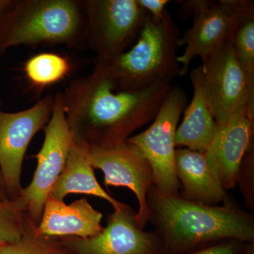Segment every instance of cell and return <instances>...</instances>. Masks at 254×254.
I'll use <instances>...</instances> for the list:
<instances>
[{
  "mask_svg": "<svg viewBox=\"0 0 254 254\" xmlns=\"http://www.w3.org/2000/svg\"><path fill=\"white\" fill-rule=\"evenodd\" d=\"M172 88L160 84L141 91H118L103 66L95 64L91 73L70 82L62 92L73 143L89 148L123 144L154 120Z\"/></svg>",
  "mask_w": 254,
  "mask_h": 254,
  "instance_id": "obj_1",
  "label": "cell"
},
{
  "mask_svg": "<svg viewBox=\"0 0 254 254\" xmlns=\"http://www.w3.org/2000/svg\"><path fill=\"white\" fill-rule=\"evenodd\" d=\"M148 222L163 242V254H190L220 241L254 243V215L230 195L222 205L190 201L150 187Z\"/></svg>",
  "mask_w": 254,
  "mask_h": 254,
  "instance_id": "obj_2",
  "label": "cell"
},
{
  "mask_svg": "<svg viewBox=\"0 0 254 254\" xmlns=\"http://www.w3.org/2000/svg\"><path fill=\"white\" fill-rule=\"evenodd\" d=\"M86 0H0V57L11 47L88 49Z\"/></svg>",
  "mask_w": 254,
  "mask_h": 254,
  "instance_id": "obj_3",
  "label": "cell"
},
{
  "mask_svg": "<svg viewBox=\"0 0 254 254\" xmlns=\"http://www.w3.org/2000/svg\"><path fill=\"white\" fill-rule=\"evenodd\" d=\"M180 28L166 9L160 22L148 20L135 44L115 59L95 63L105 68L118 91H141L171 84L180 76L177 61Z\"/></svg>",
  "mask_w": 254,
  "mask_h": 254,
  "instance_id": "obj_4",
  "label": "cell"
},
{
  "mask_svg": "<svg viewBox=\"0 0 254 254\" xmlns=\"http://www.w3.org/2000/svg\"><path fill=\"white\" fill-rule=\"evenodd\" d=\"M88 49L95 64L110 61L130 49L150 16L137 0H86Z\"/></svg>",
  "mask_w": 254,
  "mask_h": 254,
  "instance_id": "obj_5",
  "label": "cell"
},
{
  "mask_svg": "<svg viewBox=\"0 0 254 254\" xmlns=\"http://www.w3.org/2000/svg\"><path fill=\"white\" fill-rule=\"evenodd\" d=\"M187 103L184 90L173 86L150 127L127 140L141 150L153 170V186L165 194H180L181 189L175 172V135Z\"/></svg>",
  "mask_w": 254,
  "mask_h": 254,
  "instance_id": "obj_6",
  "label": "cell"
},
{
  "mask_svg": "<svg viewBox=\"0 0 254 254\" xmlns=\"http://www.w3.org/2000/svg\"><path fill=\"white\" fill-rule=\"evenodd\" d=\"M44 132L43 146L33 155L38 165L33 180L28 187L23 188L21 193L27 203L28 218L36 227L41 222L50 190L65 168L73 143L64 110L62 92H58L54 96L53 113Z\"/></svg>",
  "mask_w": 254,
  "mask_h": 254,
  "instance_id": "obj_7",
  "label": "cell"
},
{
  "mask_svg": "<svg viewBox=\"0 0 254 254\" xmlns=\"http://www.w3.org/2000/svg\"><path fill=\"white\" fill-rule=\"evenodd\" d=\"M54 97L48 95L28 109L5 113L0 102V170L10 199L21 195V172L32 138L46 127L53 113Z\"/></svg>",
  "mask_w": 254,
  "mask_h": 254,
  "instance_id": "obj_8",
  "label": "cell"
},
{
  "mask_svg": "<svg viewBox=\"0 0 254 254\" xmlns=\"http://www.w3.org/2000/svg\"><path fill=\"white\" fill-rule=\"evenodd\" d=\"M182 18L193 17L191 27L180 37L179 48L185 50L177 58L181 66L180 76L187 75L192 60H201L222 45L231 41L235 18L231 0H190L184 1L179 11Z\"/></svg>",
  "mask_w": 254,
  "mask_h": 254,
  "instance_id": "obj_9",
  "label": "cell"
},
{
  "mask_svg": "<svg viewBox=\"0 0 254 254\" xmlns=\"http://www.w3.org/2000/svg\"><path fill=\"white\" fill-rule=\"evenodd\" d=\"M136 215L126 204L108 215L106 227L97 236L56 239L70 254H163V242L158 232L141 228Z\"/></svg>",
  "mask_w": 254,
  "mask_h": 254,
  "instance_id": "obj_10",
  "label": "cell"
},
{
  "mask_svg": "<svg viewBox=\"0 0 254 254\" xmlns=\"http://www.w3.org/2000/svg\"><path fill=\"white\" fill-rule=\"evenodd\" d=\"M201 60L205 97L218 128H222L237 110L249 109L245 75L232 41Z\"/></svg>",
  "mask_w": 254,
  "mask_h": 254,
  "instance_id": "obj_11",
  "label": "cell"
},
{
  "mask_svg": "<svg viewBox=\"0 0 254 254\" xmlns=\"http://www.w3.org/2000/svg\"><path fill=\"white\" fill-rule=\"evenodd\" d=\"M88 158L93 169L103 172L107 188L127 187L134 193L138 203L137 222L145 229L148 223L147 194L154 184V176L141 150L126 141L113 148H90Z\"/></svg>",
  "mask_w": 254,
  "mask_h": 254,
  "instance_id": "obj_12",
  "label": "cell"
},
{
  "mask_svg": "<svg viewBox=\"0 0 254 254\" xmlns=\"http://www.w3.org/2000/svg\"><path fill=\"white\" fill-rule=\"evenodd\" d=\"M175 172L185 199L203 204L222 203L227 193L218 168L205 153L188 148L177 149Z\"/></svg>",
  "mask_w": 254,
  "mask_h": 254,
  "instance_id": "obj_13",
  "label": "cell"
},
{
  "mask_svg": "<svg viewBox=\"0 0 254 254\" xmlns=\"http://www.w3.org/2000/svg\"><path fill=\"white\" fill-rule=\"evenodd\" d=\"M102 219L103 214L93 208L86 198L66 205L48 196L36 232L39 236L50 238H91L103 231Z\"/></svg>",
  "mask_w": 254,
  "mask_h": 254,
  "instance_id": "obj_14",
  "label": "cell"
},
{
  "mask_svg": "<svg viewBox=\"0 0 254 254\" xmlns=\"http://www.w3.org/2000/svg\"><path fill=\"white\" fill-rule=\"evenodd\" d=\"M254 140V123L247 108L237 110L226 125L219 128L218 134L205 152L218 168L225 190L236 187L241 161Z\"/></svg>",
  "mask_w": 254,
  "mask_h": 254,
  "instance_id": "obj_15",
  "label": "cell"
},
{
  "mask_svg": "<svg viewBox=\"0 0 254 254\" xmlns=\"http://www.w3.org/2000/svg\"><path fill=\"white\" fill-rule=\"evenodd\" d=\"M190 76L193 98L184 110L183 121L177 127L175 144L205 153L218 134L219 128L205 97L202 65L192 70Z\"/></svg>",
  "mask_w": 254,
  "mask_h": 254,
  "instance_id": "obj_16",
  "label": "cell"
},
{
  "mask_svg": "<svg viewBox=\"0 0 254 254\" xmlns=\"http://www.w3.org/2000/svg\"><path fill=\"white\" fill-rule=\"evenodd\" d=\"M88 150V147L73 142L65 168L53 185L49 196L58 201L64 202L70 193H82L106 200L114 210L123 208L125 203L115 199L100 186L95 176L94 169L90 163Z\"/></svg>",
  "mask_w": 254,
  "mask_h": 254,
  "instance_id": "obj_17",
  "label": "cell"
},
{
  "mask_svg": "<svg viewBox=\"0 0 254 254\" xmlns=\"http://www.w3.org/2000/svg\"><path fill=\"white\" fill-rule=\"evenodd\" d=\"M235 18L232 43L247 82L249 118L254 122V1L231 0Z\"/></svg>",
  "mask_w": 254,
  "mask_h": 254,
  "instance_id": "obj_18",
  "label": "cell"
},
{
  "mask_svg": "<svg viewBox=\"0 0 254 254\" xmlns=\"http://www.w3.org/2000/svg\"><path fill=\"white\" fill-rule=\"evenodd\" d=\"M71 64L64 57L55 53H40L32 57L24 64L25 74L32 86L43 89L66 77L71 71Z\"/></svg>",
  "mask_w": 254,
  "mask_h": 254,
  "instance_id": "obj_19",
  "label": "cell"
},
{
  "mask_svg": "<svg viewBox=\"0 0 254 254\" xmlns=\"http://www.w3.org/2000/svg\"><path fill=\"white\" fill-rule=\"evenodd\" d=\"M27 203L20 195L0 200V246L19 240L26 231Z\"/></svg>",
  "mask_w": 254,
  "mask_h": 254,
  "instance_id": "obj_20",
  "label": "cell"
},
{
  "mask_svg": "<svg viewBox=\"0 0 254 254\" xmlns=\"http://www.w3.org/2000/svg\"><path fill=\"white\" fill-rule=\"evenodd\" d=\"M36 228L27 215L22 237L13 243L0 246V254H48L49 239L37 235Z\"/></svg>",
  "mask_w": 254,
  "mask_h": 254,
  "instance_id": "obj_21",
  "label": "cell"
},
{
  "mask_svg": "<svg viewBox=\"0 0 254 254\" xmlns=\"http://www.w3.org/2000/svg\"><path fill=\"white\" fill-rule=\"evenodd\" d=\"M238 186L245 202V208L254 212V140L246 151L237 173Z\"/></svg>",
  "mask_w": 254,
  "mask_h": 254,
  "instance_id": "obj_22",
  "label": "cell"
},
{
  "mask_svg": "<svg viewBox=\"0 0 254 254\" xmlns=\"http://www.w3.org/2000/svg\"><path fill=\"white\" fill-rule=\"evenodd\" d=\"M190 254H254V243L227 239Z\"/></svg>",
  "mask_w": 254,
  "mask_h": 254,
  "instance_id": "obj_23",
  "label": "cell"
},
{
  "mask_svg": "<svg viewBox=\"0 0 254 254\" xmlns=\"http://www.w3.org/2000/svg\"><path fill=\"white\" fill-rule=\"evenodd\" d=\"M137 2L150 16V19L155 23L160 22L165 14V6L170 2L168 0H137Z\"/></svg>",
  "mask_w": 254,
  "mask_h": 254,
  "instance_id": "obj_24",
  "label": "cell"
},
{
  "mask_svg": "<svg viewBox=\"0 0 254 254\" xmlns=\"http://www.w3.org/2000/svg\"><path fill=\"white\" fill-rule=\"evenodd\" d=\"M49 239V252L48 254H70L68 250L60 244L56 238Z\"/></svg>",
  "mask_w": 254,
  "mask_h": 254,
  "instance_id": "obj_25",
  "label": "cell"
},
{
  "mask_svg": "<svg viewBox=\"0 0 254 254\" xmlns=\"http://www.w3.org/2000/svg\"><path fill=\"white\" fill-rule=\"evenodd\" d=\"M10 199L3 174L0 170V200Z\"/></svg>",
  "mask_w": 254,
  "mask_h": 254,
  "instance_id": "obj_26",
  "label": "cell"
}]
</instances>
